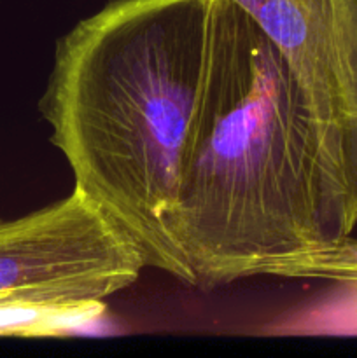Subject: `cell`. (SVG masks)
<instances>
[{
  "mask_svg": "<svg viewBox=\"0 0 357 358\" xmlns=\"http://www.w3.org/2000/svg\"><path fill=\"white\" fill-rule=\"evenodd\" d=\"M357 208L286 59L217 0L202 114L170 217L192 287L254 276L357 282Z\"/></svg>",
  "mask_w": 357,
  "mask_h": 358,
  "instance_id": "1",
  "label": "cell"
},
{
  "mask_svg": "<svg viewBox=\"0 0 357 358\" xmlns=\"http://www.w3.org/2000/svg\"><path fill=\"white\" fill-rule=\"evenodd\" d=\"M217 0H112L56 44L38 101L74 187L192 287L170 217L202 114Z\"/></svg>",
  "mask_w": 357,
  "mask_h": 358,
  "instance_id": "2",
  "label": "cell"
},
{
  "mask_svg": "<svg viewBox=\"0 0 357 358\" xmlns=\"http://www.w3.org/2000/svg\"><path fill=\"white\" fill-rule=\"evenodd\" d=\"M146 268L135 241L76 187L0 219V334L51 336L93 320Z\"/></svg>",
  "mask_w": 357,
  "mask_h": 358,
  "instance_id": "3",
  "label": "cell"
},
{
  "mask_svg": "<svg viewBox=\"0 0 357 358\" xmlns=\"http://www.w3.org/2000/svg\"><path fill=\"white\" fill-rule=\"evenodd\" d=\"M275 44L357 208V0H233Z\"/></svg>",
  "mask_w": 357,
  "mask_h": 358,
  "instance_id": "4",
  "label": "cell"
}]
</instances>
